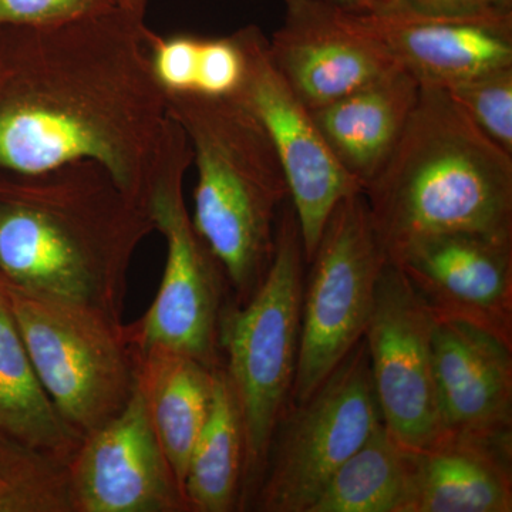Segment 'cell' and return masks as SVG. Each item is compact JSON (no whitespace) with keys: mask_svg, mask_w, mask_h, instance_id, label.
<instances>
[{"mask_svg":"<svg viewBox=\"0 0 512 512\" xmlns=\"http://www.w3.org/2000/svg\"><path fill=\"white\" fill-rule=\"evenodd\" d=\"M144 18L111 8L0 29V171L103 165L146 207L173 119Z\"/></svg>","mask_w":512,"mask_h":512,"instance_id":"1","label":"cell"},{"mask_svg":"<svg viewBox=\"0 0 512 512\" xmlns=\"http://www.w3.org/2000/svg\"><path fill=\"white\" fill-rule=\"evenodd\" d=\"M150 229L146 207L94 161L0 171V279L22 291L97 306Z\"/></svg>","mask_w":512,"mask_h":512,"instance_id":"2","label":"cell"},{"mask_svg":"<svg viewBox=\"0 0 512 512\" xmlns=\"http://www.w3.org/2000/svg\"><path fill=\"white\" fill-rule=\"evenodd\" d=\"M363 194L389 261L443 235L512 239V154L437 87L421 86L399 143Z\"/></svg>","mask_w":512,"mask_h":512,"instance_id":"3","label":"cell"},{"mask_svg":"<svg viewBox=\"0 0 512 512\" xmlns=\"http://www.w3.org/2000/svg\"><path fill=\"white\" fill-rule=\"evenodd\" d=\"M165 96L197 167L192 224L224 269L237 303H245L271 266L276 225L289 200L281 160L264 124L235 94Z\"/></svg>","mask_w":512,"mask_h":512,"instance_id":"4","label":"cell"},{"mask_svg":"<svg viewBox=\"0 0 512 512\" xmlns=\"http://www.w3.org/2000/svg\"><path fill=\"white\" fill-rule=\"evenodd\" d=\"M306 259L291 200L276 225L275 252L264 281L245 303L222 309L218 345L244 430L241 505L251 501L279 420L291 404Z\"/></svg>","mask_w":512,"mask_h":512,"instance_id":"5","label":"cell"},{"mask_svg":"<svg viewBox=\"0 0 512 512\" xmlns=\"http://www.w3.org/2000/svg\"><path fill=\"white\" fill-rule=\"evenodd\" d=\"M191 164L190 141L174 121L146 198L151 224L167 242V261L160 289L138 326L136 340L144 355L178 353L217 367L222 365L218 360L222 288L228 279L194 228L185 205L184 177Z\"/></svg>","mask_w":512,"mask_h":512,"instance_id":"6","label":"cell"},{"mask_svg":"<svg viewBox=\"0 0 512 512\" xmlns=\"http://www.w3.org/2000/svg\"><path fill=\"white\" fill-rule=\"evenodd\" d=\"M383 423L365 339L318 389L289 404L251 497L262 512H309L338 468Z\"/></svg>","mask_w":512,"mask_h":512,"instance_id":"7","label":"cell"},{"mask_svg":"<svg viewBox=\"0 0 512 512\" xmlns=\"http://www.w3.org/2000/svg\"><path fill=\"white\" fill-rule=\"evenodd\" d=\"M2 284L40 383L63 420L84 437L113 419L133 392L136 372L106 313Z\"/></svg>","mask_w":512,"mask_h":512,"instance_id":"8","label":"cell"},{"mask_svg":"<svg viewBox=\"0 0 512 512\" xmlns=\"http://www.w3.org/2000/svg\"><path fill=\"white\" fill-rule=\"evenodd\" d=\"M387 261L365 194L340 201L306 264L291 404L308 399L363 339Z\"/></svg>","mask_w":512,"mask_h":512,"instance_id":"9","label":"cell"},{"mask_svg":"<svg viewBox=\"0 0 512 512\" xmlns=\"http://www.w3.org/2000/svg\"><path fill=\"white\" fill-rule=\"evenodd\" d=\"M235 36L245 57L244 80L235 96L264 124L281 160L308 264L336 205L363 187L333 156L312 111L276 69L268 37L254 25Z\"/></svg>","mask_w":512,"mask_h":512,"instance_id":"10","label":"cell"},{"mask_svg":"<svg viewBox=\"0 0 512 512\" xmlns=\"http://www.w3.org/2000/svg\"><path fill=\"white\" fill-rule=\"evenodd\" d=\"M434 325L406 276L387 261L363 339L383 424L409 450L429 447L441 436Z\"/></svg>","mask_w":512,"mask_h":512,"instance_id":"11","label":"cell"},{"mask_svg":"<svg viewBox=\"0 0 512 512\" xmlns=\"http://www.w3.org/2000/svg\"><path fill=\"white\" fill-rule=\"evenodd\" d=\"M70 463L72 510L173 512L188 510L151 423L137 376L127 403L113 419L83 437Z\"/></svg>","mask_w":512,"mask_h":512,"instance_id":"12","label":"cell"},{"mask_svg":"<svg viewBox=\"0 0 512 512\" xmlns=\"http://www.w3.org/2000/svg\"><path fill=\"white\" fill-rule=\"evenodd\" d=\"M390 262L434 319L468 323L512 346V239L443 235Z\"/></svg>","mask_w":512,"mask_h":512,"instance_id":"13","label":"cell"},{"mask_svg":"<svg viewBox=\"0 0 512 512\" xmlns=\"http://www.w3.org/2000/svg\"><path fill=\"white\" fill-rule=\"evenodd\" d=\"M268 47L276 69L309 110L400 67L352 13L330 0H285L284 22Z\"/></svg>","mask_w":512,"mask_h":512,"instance_id":"14","label":"cell"},{"mask_svg":"<svg viewBox=\"0 0 512 512\" xmlns=\"http://www.w3.org/2000/svg\"><path fill=\"white\" fill-rule=\"evenodd\" d=\"M350 13L420 86L444 90L512 67V13L477 19L436 18L397 8Z\"/></svg>","mask_w":512,"mask_h":512,"instance_id":"15","label":"cell"},{"mask_svg":"<svg viewBox=\"0 0 512 512\" xmlns=\"http://www.w3.org/2000/svg\"><path fill=\"white\" fill-rule=\"evenodd\" d=\"M433 370L441 436L512 440V346L468 323L436 320Z\"/></svg>","mask_w":512,"mask_h":512,"instance_id":"16","label":"cell"},{"mask_svg":"<svg viewBox=\"0 0 512 512\" xmlns=\"http://www.w3.org/2000/svg\"><path fill=\"white\" fill-rule=\"evenodd\" d=\"M512 440L443 434L410 450L403 512H511Z\"/></svg>","mask_w":512,"mask_h":512,"instance_id":"17","label":"cell"},{"mask_svg":"<svg viewBox=\"0 0 512 512\" xmlns=\"http://www.w3.org/2000/svg\"><path fill=\"white\" fill-rule=\"evenodd\" d=\"M420 83L402 67L311 110L340 165L363 190L390 157L420 96Z\"/></svg>","mask_w":512,"mask_h":512,"instance_id":"18","label":"cell"},{"mask_svg":"<svg viewBox=\"0 0 512 512\" xmlns=\"http://www.w3.org/2000/svg\"><path fill=\"white\" fill-rule=\"evenodd\" d=\"M0 433L37 453L72 460L82 443L57 412L20 335L0 281Z\"/></svg>","mask_w":512,"mask_h":512,"instance_id":"19","label":"cell"},{"mask_svg":"<svg viewBox=\"0 0 512 512\" xmlns=\"http://www.w3.org/2000/svg\"><path fill=\"white\" fill-rule=\"evenodd\" d=\"M214 369L178 353L150 352L137 370L158 443L181 491L192 450L210 414Z\"/></svg>","mask_w":512,"mask_h":512,"instance_id":"20","label":"cell"},{"mask_svg":"<svg viewBox=\"0 0 512 512\" xmlns=\"http://www.w3.org/2000/svg\"><path fill=\"white\" fill-rule=\"evenodd\" d=\"M245 443L241 416L222 365L214 369V392L183 483L188 510L228 512L241 507Z\"/></svg>","mask_w":512,"mask_h":512,"instance_id":"21","label":"cell"},{"mask_svg":"<svg viewBox=\"0 0 512 512\" xmlns=\"http://www.w3.org/2000/svg\"><path fill=\"white\" fill-rule=\"evenodd\" d=\"M410 450L383 423L338 468L309 512H403Z\"/></svg>","mask_w":512,"mask_h":512,"instance_id":"22","label":"cell"},{"mask_svg":"<svg viewBox=\"0 0 512 512\" xmlns=\"http://www.w3.org/2000/svg\"><path fill=\"white\" fill-rule=\"evenodd\" d=\"M57 463L0 433V512L63 511L69 494L49 490L47 466Z\"/></svg>","mask_w":512,"mask_h":512,"instance_id":"23","label":"cell"},{"mask_svg":"<svg viewBox=\"0 0 512 512\" xmlns=\"http://www.w3.org/2000/svg\"><path fill=\"white\" fill-rule=\"evenodd\" d=\"M444 90L485 136L512 154V67L481 74Z\"/></svg>","mask_w":512,"mask_h":512,"instance_id":"24","label":"cell"},{"mask_svg":"<svg viewBox=\"0 0 512 512\" xmlns=\"http://www.w3.org/2000/svg\"><path fill=\"white\" fill-rule=\"evenodd\" d=\"M151 66L165 93H195L202 37L192 35L151 37Z\"/></svg>","mask_w":512,"mask_h":512,"instance_id":"25","label":"cell"},{"mask_svg":"<svg viewBox=\"0 0 512 512\" xmlns=\"http://www.w3.org/2000/svg\"><path fill=\"white\" fill-rule=\"evenodd\" d=\"M245 76V57L237 36L202 37L200 69L195 93L234 96Z\"/></svg>","mask_w":512,"mask_h":512,"instance_id":"26","label":"cell"},{"mask_svg":"<svg viewBox=\"0 0 512 512\" xmlns=\"http://www.w3.org/2000/svg\"><path fill=\"white\" fill-rule=\"evenodd\" d=\"M116 6V0H0V29L53 25Z\"/></svg>","mask_w":512,"mask_h":512,"instance_id":"27","label":"cell"},{"mask_svg":"<svg viewBox=\"0 0 512 512\" xmlns=\"http://www.w3.org/2000/svg\"><path fill=\"white\" fill-rule=\"evenodd\" d=\"M394 8L436 18L477 19L512 13L498 8L494 0H400Z\"/></svg>","mask_w":512,"mask_h":512,"instance_id":"28","label":"cell"},{"mask_svg":"<svg viewBox=\"0 0 512 512\" xmlns=\"http://www.w3.org/2000/svg\"><path fill=\"white\" fill-rule=\"evenodd\" d=\"M339 8L355 13L383 12L399 5L400 0H330Z\"/></svg>","mask_w":512,"mask_h":512,"instance_id":"29","label":"cell"},{"mask_svg":"<svg viewBox=\"0 0 512 512\" xmlns=\"http://www.w3.org/2000/svg\"><path fill=\"white\" fill-rule=\"evenodd\" d=\"M117 8L126 10L131 15L144 18L146 13L147 0H116Z\"/></svg>","mask_w":512,"mask_h":512,"instance_id":"30","label":"cell"},{"mask_svg":"<svg viewBox=\"0 0 512 512\" xmlns=\"http://www.w3.org/2000/svg\"><path fill=\"white\" fill-rule=\"evenodd\" d=\"M498 8L512 10V0H494Z\"/></svg>","mask_w":512,"mask_h":512,"instance_id":"31","label":"cell"}]
</instances>
